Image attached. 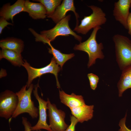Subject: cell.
I'll list each match as a JSON object with an SVG mask.
<instances>
[{"instance_id":"1","label":"cell","mask_w":131,"mask_h":131,"mask_svg":"<svg viewBox=\"0 0 131 131\" xmlns=\"http://www.w3.org/2000/svg\"><path fill=\"white\" fill-rule=\"evenodd\" d=\"M71 15H69L56 24L53 28L48 30L43 31L39 34L33 30L29 28V30L35 37L36 41L41 42L48 44L54 41L58 36H68L71 35L77 40L81 42L82 37L76 34L70 27L69 21Z\"/></svg>"},{"instance_id":"2","label":"cell","mask_w":131,"mask_h":131,"mask_svg":"<svg viewBox=\"0 0 131 131\" xmlns=\"http://www.w3.org/2000/svg\"><path fill=\"white\" fill-rule=\"evenodd\" d=\"M34 86L32 83L26 90L27 86L25 85L16 93L18 98V104L11 119L15 118L20 115L24 113H28L33 119L36 118L39 116L38 108L35 106L31 98V94Z\"/></svg>"},{"instance_id":"3","label":"cell","mask_w":131,"mask_h":131,"mask_svg":"<svg viewBox=\"0 0 131 131\" xmlns=\"http://www.w3.org/2000/svg\"><path fill=\"white\" fill-rule=\"evenodd\" d=\"M101 28L100 26H98L93 29L90 36L86 40L80 42L78 45L76 44L74 48L75 50L83 51L88 54V68L95 63L97 59H102L104 58L102 51L103 49V43L101 42L98 43L96 39L97 32Z\"/></svg>"},{"instance_id":"4","label":"cell","mask_w":131,"mask_h":131,"mask_svg":"<svg viewBox=\"0 0 131 131\" xmlns=\"http://www.w3.org/2000/svg\"><path fill=\"white\" fill-rule=\"evenodd\" d=\"M115 44L116 61L122 71L131 67V40L119 34L113 37Z\"/></svg>"},{"instance_id":"5","label":"cell","mask_w":131,"mask_h":131,"mask_svg":"<svg viewBox=\"0 0 131 131\" xmlns=\"http://www.w3.org/2000/svg\"><path fill=\"white\" fill-rule=\"evenodd\" d=\"M88 7L92 10V13L84 16L80 24L75 26L73 31L77 33L86 34L91 29L100 26L106 22V14L101 8L93 5Z\"/></svg>"},{"instance_id":"6","label":"cell","mask_w":131,"mask_h":131,"mask_svg":"<svg viewBox=\"0 0 131 131\" xmlns=\"http://www.w3.org/2000/svg\"><path fill=\"white\" fill-rule=\"evenodd\" d=\"M26 69L28 74V79L26 85L28 88L33 80L35 79L44 74L47 73L53 74L55 76L57 87L59 88L60 85L58 79V74L61 69V68L57 64L54 58L53 57L50 63L46 66L40 68H36L31 66L25 60H24L22 66Z\"/></svg>"},{"instance_id":"7","label":"cell","mask_w":131,"mask_h":131,"mask_svg":"<svg viewBox=\"0 0 131 131\" xmlns=\"http://www.w3.org/2000/svg\"><path fill=\"white\" fill-rule=\"evenodd\" d=\"M18 102L16 93L8 90L0 95V117L6 119L11 118L17 107Z\"/></svg>"},{"instance_id":"8","label":"cell","mask_w":131,"mask_h":131,"mask_svg":"<svg viewBox=\"0 0 131 131\" xmlns=\"http://www.w3.org/2000/svg\"><path fill=\"white\" fill-rule=\"evenodd\" d=\"M47 101L49 125L52 131H65L68 127L65 121V113L51 104L49 98H47Z\"/></svg>"},{"instance_id":"9","label":"cell","mask_w":131,"mask_h":131,"mask_svg":"<svg viewBox=\"0 0 131 131\" xmlns=\"http://www.w3.org/2000/svg\"><path fill=\"white\" fill-rule=\"evenodd\" d=\"M39 87L38 83L34 86V90H33V95L39 103V119L35 125L31 126V130L32 131H36L43 129L48 131H52L49 125L47 123V115L46 111L48 109V102L39 96L38 91V88Z\"/></svg>"},{"instance_id":"10","label":"cell","mask_w":131,"mask_h":131,"mask_svg":"<svg viewBox=\"0 0 131 131\" xmlns=\"http://www.w3.org/2000/svg\"><path fill=\"white\" fill-rule=\"evenodd\" d=\"M131 6V0H119L115 3L113 11L115 20L127 30V20Z\"/></svg>"},{"instance_id":"11","label":"cell","mask_w":131,"mask_h":131,"mask_svg":"<svg viewBox=\"0 0 131 131\" xmlns=\"http://www.w3.org/2000/svg\"><path fill=\"white\" fill-rule=\"evenodd\" d=\"M69 11H72L74 13L76 20V26H78L79 25L78 19L79 16L76 12L74 0H63L61 4L57 7L52 15L48 17L51 18L57 24L65 17L67 13Z\"/></svg>"},{"instance_id":"12","label":"cell","mask_w":131,"mask_h":131,"mask_svg":"<svg viewBox=\"0 0 131 131\" xmlns=\"http://www.w3.org/2000/svg\"><path fill=\"white\" fill-rule=\"evenodd\" d=\"M25 2V0H18L13 5L8 3L4 5L0 10V17L7 20L10 19L13 22L15 16L21 12H26Z\"/></svg>"},{"instance_id":"13","label":"cell","mask_w":131,"mask_h":131,"mask_svg":"<svg viewBox=\"0 0 131 131\" xmlns=\"http://www.w3.org/2000/svg\"><path fill=\"white\" fill-rule=\"evenodd\" d=\"M26 12L32 18L44 19L47 16L46 10L44 6L41 3H34L29 0L25 1Z\"/></svg>"},{"instance_id":"14","label":"cell","mask_w":131,"mask_h":131,"mask_svg":"<svg viewBox=\"0 0 131 131\" xmlns=\"http://www.w3.org/2000/svg\"><path fill=\"white\" fill-rule=\"evenodd\" d=\"M93 105H84L70 108L72 115L76 117L79 122L82 123L91 119L93 116Z\"/></svg>"},{"instance_id":"15","label":"cell","mask_w":131,"mask_h":131,"mask_svg":"<svg viewBox=\"0 0 131 131\" xmlns=\"http://www.w3.org/2000/svg\"><path fill=\"white\" fill-rule=\"evenodd\" d=\"M59 96L61 102L70 109L86 105L83 97L74 93L69 95L63 90H59Z\"/></svg>"},{"instance_id":"16","label":"cell","mask_w":131,"mask_h":131,"mask_svg":"<svg viewBox=\"0 0 131 131\" xmlns=\"http://www.w3.org/2000/svg\"><path fill=\"white\" fill-rule=\"evenodd\" d=\"M0 47L1 49L12 50L21 54L24 48V42L20 39L13 37L7 38L0 41Z\"/></svg>"},{"instance_id":"17","label":"cell","mask_w":131,"mask_h":131,"mask_svg":"<svg viewBox=\"0 0 131 131\" xmlns=\"http://www.w3.org/2000/svg\"><path fill=\"white\" fill-rule=\"evenodd\" d=\"M5 58L13 65L20 67L22 66L24 62L21 54L11 50L1 49L0 51V59Z\"/></svg>"},{"instance_id":"18","label":"cell","mask_w":131,"mask_h":131,"mask_svg":"<svg viewBox=\"0 0 131 131\" xmlns=\"http://www.w3.org/2000/svg\"><path fill=\"white\" fill-rule=\"evenodd\" d=\"M117 86L119 97L122 96L125 90L131 88V67L122 71Z\"/></svg>"},{"instance_id":"19","label":"cell","mask_w":131,"mask_h":131,"mask_svg":"<svg viewBox=\"0 0 131 131\" xmlns=\"http://www.w3.org/2000/svg\"><path fill=\"white\" fill-rule=\"evenodd\" d=\"M50 48H48L49 53L52 54L57 64L60 65L61 68L65 63L75 56L74 53L65 54L62 53L59 50L55 49L50 43L48 44Z\"/></svg>"},{"instance_id":"20","label":"cell","mask_w":131,"mask_h":131,"mask_svg":"<svg viewBox=\"0 0 131 131\" xmlns=\"http://www.w3.org/2000/svg\"><path fill=\"white\" fill-rule=\"evenodd\" d=\"M33 1L39 2L44 6L46 10L48 17L53 14L57 7L61 4V0H36Z\"/></svg>"},{"instance_id":"21","label":"cell","mask_w":131,"mask_h":131,"mask_svg":"<svg viewBox=\"0 0 131 131\" xmlns=\"http://www.w3.org/2000/svg\"><path fill=\"white\" fill-rule=\"evenodd\" d=\"M91 88L95 90L96 88L98 83L99 80L98 77L96 75L90 73L87 74Z\"/></svg>"},{"instance_id":"22","label":"cell","mask_w":131,"mask_h":131,"mask_svg":"<svg viewBox=\"0 0 131 131\" xmlns=\"http://www.w3.org/2000/svg\"><path fill=\"white\" fill-rule=\"evenodd\" d=\"M71 124L65 131H75V126L79 122L77 119L73 115L70 117Z\"/></svg>"},{"instance_id":"23","label":"cell","mask_w":131,"mask_h":131,"mask_svg":"<svg viewBox=\"0 0 131 131\" xmlns=\"http://www.w3.org/2000/svg\"><path fill=\"white\" fill-rule=\"evenodd\" d=\"M126 116V113L124 118L120 121L119 125L120 128L118 131H131V130L127 127L125 124Z\"/></svg>"},{"instance_id":"24","label":"cell","mask_w":131,"mask_h":131,"mask_svg":"<svg viewBox=\"0 0 131 131\" xmlns=\"http://www.w3.org/2000/svg\"><path fill=\"white\" fill-rule=\"evenodd\" d=\"M22 123L24 127V131H32L31 130V124L27 118L22 117Z\"/></svg>"},{"instance_id":"25","label":"cell","mask_w":131,"mask_h":131,"mask_svg":"<svg viewBox=\"0 0 131 131\" xmlns=\"http://www.w3.org/2000/svg\"><path fill=\"white\" fill-rule=\"evenodd\" d=\"M12 24L8 22L4 18L0 17V34H1L3 30L8 25H12Z\"/></svg>"},{"instance_id":"26","label":"cell","mask_w":131,"mask_h":131,"mask_svg":"<svg viewBox=\"0 0 131 131\" xmlns=\"http://www.w3.org/2000/svg\"><path fill=\"white\" fill-rule=\"evenodd\" d=\"M128 33L131 36V12H130L127 20Z\"/></svg>"},{"instance_id":"27","label":"cell","mask_w":131,"mask_h":131,"mask_svg":"<svg viewBox=\"0 0 131 131\" xmlns=\"http://www.w3.org/2000/svg\"><path fill=\"white\" fill-rule=\"evenodd\" d=\"M36 131H41V130H39Z\"/></svg>"}]
</instances>
